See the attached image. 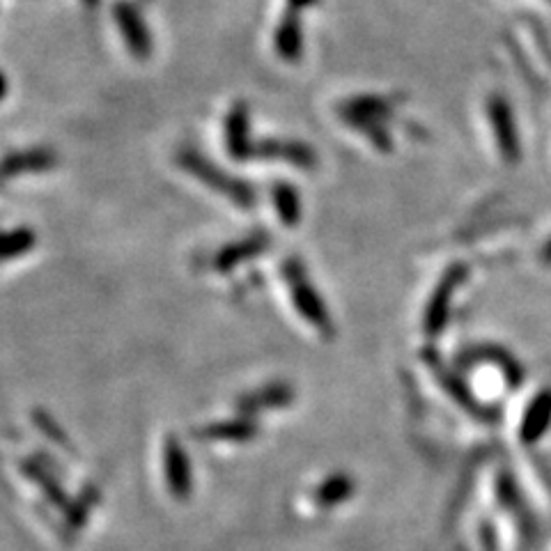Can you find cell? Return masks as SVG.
Returning a JSON list of instances; mask_svg holds the SVG:
<instances>
[{
  "label": "cell",
  "mask_w": 551,
  "mask_h": 551,
  "mask_svg": "<svg viewBox=\"0 0 551 551\" xmlns=\"http://www.w3.org/2000/svg\"><path fill=\"white\" fill-rule=\"evenodd\" d=\"M180 166L189 170L193 177H198L200 182L207 184L209 189L223 193L225 198H230L232 203L239 207H251L255 200V193L251 186L242 180H235V177L225 173V170L216 168L212 161L196 150H184L180 154Z\"/></svg>",
  "instance_id": "6da1fadb"
},
{
  "label": "cell",
  "mask_w": 551,
  "mask_h": 551,
  "mask_svg": "<svg viewBox=\"0 0 551 551\" xmlns=\"http://www.w3.org/2000/svg\"><path fill=\"white\" fill-rule=\"evenodd\" d=\"M285 276H287V283H290L294 304H297V308L301 310V315L327 333L329 329L327 310H324L320 297H317V292L313 290V285L308 283L304 267H301L297 260H290L285 265Z\"/></svg>",
  "instance_id": "7a4b0ae2"
},
{
  "label": "cell",
  "mask_w": 551,
  "mask_h": 551,
  "mask_svg": "<svg viewBox=\"0 0 551 551\" xmlns=\"http://www.w3.org/2000/svg\"><path fill=\"white\" fill-rule=\"evenodd\" d=\"M115 23H118L120 33L124 37V44L134 53L138 60H147L152 56V35L150 28L145 26L143 14L129 3L115 5Z\"/></svg>",
  "instance_id": "3957f363"
},
{
  "label": "cell",
  "mask_w": 551,
  "mask_h": 551,
  "mask_svg": "<svg viewBox=\"0 0 551 551\" xmlns=\"http://www.w3.org/2000/svg\"><path fill=\"white\" fill-rule=\"evenodd\" d=\"M225 143H228V152L232 159H246L255 154V147L251 145V131H248V106L235 104L228 122H225Z\"/></svg>",
  "instance_id": "277c9868"
},
{
  "label": "cell",
  "mask_w": 551,
  "mask_h": 551,
  "mask_svg": "<svg viewBox=\"0 0 551 551\" xmlns=\"http://www.w3.org/2000/svg\"><path fill=\"white\" fill-rule=\"evenodd\" d=\"M166 473L170 492H173L177 499H186L191 492V469L189 460H186V450L177 444V439H168Z\"/></svg>",
  "instance_id": "5b68a950"
},
{
  "label": "cell",
  "mask_w": 551,
  "mask_h": 551,
  "mask_svg": "<svg viewBox=\"0 0 551 551\" xmlns=\"http://www.w3.org/2000/svg\"><path fill=\"white\" fill-rule=\"evenodd\" d=\"M276 51L278 56L287 62H297L304 53V30H301V21L297 12H287L281 26L276 28Z\"/></svg>",
  "instance_id": "8992f818"
},
{
  "label": "cell",
  "mask_w": 551,
  "mask_h": 551,
  "mask_svg": "<svg viewBox=\"0 0 551 551\" xmlns=\"http://www.w3.org/2000/svg\"><path fill=\"white\" fill-rule=\"evenodd\" d=\"M255 154L260 157H274L285 159L290 164H297L299 168H313L315 164V152L308 145L290 143V141H265L255 147Z\"/></svg>",
  "instance_id": "52a82bcc"
},
{
  "label": "cell",
  "mask_w": 551,
  "mask_h": 551,
  "mask_svg": "<svg viewBox=\"0 0 551 551\" xmlns=\"http://www.w3.org/2000/svg\"><path fill=\"white\" fill-rule=\"evenodd\" d=\"M267 246H269V239L265 235L251 237V239H246V242H239V244H232L225 248V251L216 255V267L219 269L235 267V265H239V262H244L246 258H251V255L265 251Z\"/></svg>",
  "instance_id": "ba28073f"
},
{
  "label": "cell",
  "mask_w": 551,
  "mask_h": 551,
  "mask_svg": "<svg viewBox=\"0 0 551 551\" xmlns=\"http://www.w3.org/2000/svg\"><path fill=\"white\" fill-rule=\"evenodd\" d=\"M292 388H287L283 384H276V386H269L265 388V391H258V393H251L246 395V398L242 400V407L244 411H258V409H274V407H285L287 402L292 400Z\"/></svg>",
  "instance_id": "9c48e42d"
},
{
  "label": "cell",
  "mask_w": 551,
  "mask_h": 551,
  "mask_svg": "<svg viewBox=\"0 0 551 551\" xmlns=\"http://www.w3.org/2000/svg\"><path fill=\"white\" fill-rule=\"evenodd\" d=\"M274 205L278 209V214H281L285 225H297L299 212H301L297 189H292L287 182H278L274 186Z\"/></svg>",
  "instance_id": "30bf717a"
},
{
  "label": "cell",
  "mask_w": 551,
  "mask_h": 551,
  "mask_svg": "<svg viewBox=\"0 0 551 551\" xmlns=\"http://www.w3.org/2000/svg\"><path fill=\"white\" fill-rule=\"evenodd\" d=\"M258 432L255 430V425L246 423V421H230V423H221V425H212V428L200 430L198 434L205 439H251L253 434Z\"/></svg>",
  "instance_id": "8fae6325"
},
{
  "label": "cell",
  "mask_w": 551,
  "mask_h": 551,
  "mask_svg": "<svg viewBox=\"0 0 551 551\" xmlns=\"http://www.w3.org/2000/svg\"><path fill=\"white\" fill-rule=\"evenodd\" d=\"M49 164H51L49 152H23V154H17V157H12L7 164H3L0 173L14 175V173H23V170L49 168Z\"/></svg>",
  "instance_id": "7c38bea8"
},
{
  "label": "cell",
  "mask_w": 551,
  "mask_h": 551,
  "mask_svg": "<svg viewBox=\"0 0 551 551\" xmlns=\"http://www.w3.org/2000/svg\"><path fill=\"white\" fill-rule=\"evenodd\" d=\"M349 492H352V480L338 476L327 480V483L317 490V501H320L322 506H336L338 501L347 499Z\"/></svg>",
  "instance_id": "4fadbf2b"
},
{
  "label": "cell",
  "mask_w": 551,
  "mask_h": 551,
  "mask_svg": "<svg viewBox=\"0 0 551 551\" xmlns=\"http://www.w3.org/2000/svg\"><path fill=\"white\" fill-rule=\"evenodd\" d=\"M33 246V237L28 232H14L12 237L0 239V255H10V253H21L26 248Z\"/></svg>",
  "instance_id": "5bb4252c"
},
{
  "label": "cell",
  "mask_w": 551,
  "mask_h": 551,
  "mask_svg": "<svg viewBox=\"0 0 551 551\" xmlns=\"http://www.w3.org/2000/svg\"><path fill=\"white\" fill-rule=\"evenodd\" d=\"M313 3H315V0H290V10L299 12V10H304V7H310Z\"/></svg>",
  "instance_id": "9a60e30c"
},
{
  "label": "cell",
  "mask_w": 551,
  "mask_h": 551,
  "mask_svg": "<svg viewBox=\"0 0 551 551\" xmlns=\"http://www.w3.org/2000/svg\"><path fill=\"white\" fill-rule=\"evenodd\" d=\"M5 95H7V79H5V74L0 72V102H3Z\"/></svg>",
  "instance_id": "2e32d148"
},
{
  "label": "cell",
  "mask_w": 551,
  "mask_h": 551,
  "mask_svg": "<svg viewBox=\"0 0 551 551\" xmlns=\"http://www.w3.org/2000/svg\"><path fill=\"white\" fill-rule=\"evenodd\" d=\"M85 3H88V5H97V0H85Z\"/></svg>",
  "instance_id": "e0dca14e"
}]
</instances>
